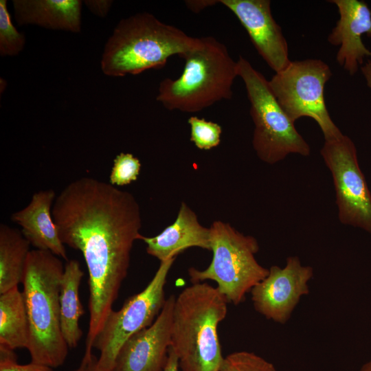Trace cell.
<instances>
[{"mask_svg":"<svg viewBox=\"0 0 371 371\" xmlns=\"http://www.w3.org/2000/svg\"><path fill=\"white\" fill-rule=\"evenodd\" d=\"M179 361L174 350L169 349L166 363L163 371H179Z\"/></svg>","mask_w":371,"mask_h":371,"instance_id":"cell-28","label":"cell"},{"mask_svg":"<svg viewBox=\"0 0 371 371\" xmlns=\"http://www.w3.org/2000/svg\"><path fill=\"white\" fill-rule=\"evenodd\" d=\"M84 272L76 260H69L65 265L60 292V326L69 348L78 346L82 337L79 319L84 314L79 297V288Z\"/></svg>","mask_w":371,"mask_h":371,"instance_id":"cell-18","label":"cell"},{"mask_svg":"<svg viewBox=\"0 0 371 371\" xmlns=\"http://www.w3.org/2000/svg\"><path fill=\"white\" fill-rule=\"evenodd\" d=\"M84 3L93 14L104 17L108 14L113 1L109 0H86Z\"/></svg>","mask_w":371,"mask_h":371,"instance_id":"cell-26","label":"cell"},{"mask_svg":"<svg viewBox=\"0 0 371 371\" xmlns=\"http://www.w3.org/2000/svg\"><path fill=\"white\" fill-rule=\"evenodd\" d=\"M313 269L290 256L284 267L272 266L268 276L251 290L255 309L267 319L284 324L300 297L308 293Z\"/></svg>","mask_w":371,"mask_h":371,"instance_id":"cell-11","label":"cell"},{"mask_svg":"<svg viewBox=\"0 0 371 371\" xmlns=\"http://www.w3.org/2000/svg\"><path fill=\"white\" fill-rule=\"evenodd\" d=\"M188 122L190 126V141L201 150H210L221 142V126L214 122L197 116H191Z\"/></svg>","mask_w":371,"mask_h":371,"instance_id":"cell-22","label":"cell"},{"mask_svg":"<svg viewBox=\"0 0 371 371\" xmlns=\"http://www.w3.org/2000/svg\"><path fill=\"white\" fill-rule=\"evenodd\" d=\"M55 196L53 190L36 192L28 205L14 212L11 219L21 227L23 235L36 249L49 251L67 262L65 245L52 218Z\"/></svg>","mask_w":371,"mask_h":371,"instance_id":"cell-16","label":"cell"},{"mask_svg":"<svg viewBox=\"0 0 371 371\" xmlns=\"http://www.w3.org/2000/svg\"><path fill=\"white\" fill-rule=\"evenodd\" d=\"M236 63L238 76L245 84L250 103L254 123L252 144L258 158L274 164L289 154L309 155L308 144L278 102L269 80L243 56Z\"/></svg>","mask_w":371,"mask_h":371,"instance_id":"cell-7","label":"cell"},{"mask_svg":"<svg viewBox=\"0 0 371 371\" xmlns=\"http://www.w3.org/2000/svg\"><path fill=\"white\" fill-rule=\"evenodd\" d=\"M247 31L258 53L278 73L290 63L288 44L269 0H221Z\"/></svg>","mask_w":371,"mask_h":371,"instance_id":"cell-13","label":"cell"},{"mask_svg":"<svg viewBox=\"0 0 371 371\" xmlns=\"http://www.w3.org/2000/svg\"><path fill=\"white\" fill-rule=\"evenodd\" d=\"M30 326L23 292L14 287L0 295V345L27 348Z\"/></svg>","mask_w":371,"mask_h":371,"instance_id":"cell-20","label":"cell"},{"mask_svg":"<svg viewBox=\"0 0 371 371\" xmlns=\"http://www.w3.org/2000/svg\"><path fill=\"white\" fill-rule=\"evenodd\" d=\"M147 253L160 262L174 258L190 247L211 251L210 227L203 226L196 213L184 202L179 207L175 221L153 237L142 236Z\"/></svg>","mask_w":371,"mask_h":371,"instance_id":"cell-15","label":"cell"},{"mask_svg":"<svg viewBox=\"0 0 371 371\" xmlns=\"http://www.w3.org/2000/svg\"><path fill=\"white\" fill-rule=\"evenodd\" d=\"M175 259L160 262L145 289L128 297L120 310H112L109 314L93 344L100 352L95 363L98 371H113L124 344L134 334L150 326L159 315L166 300L165 285Z\"/></svg>","mask_w":371,"mask_h":371,"instance_id":"cell-9","label":"cell"},{"mask_svg":"<svg viewBox=\"0 0 371 371\" xmlns=\"http://www.w3.org/2000/svg\"><path fill=\"white\" fill-rule=\"evenodd\" d=\"M65 267L49 251L30 250L23 278L30 326L27 350L31 362L53 368L62 366L69 346L61 331L60 292Z\"/></svg>","mask_w":371,"mask_h":371,"instance_id":"cell-3","label":"cell"},{"mask_svg":"<svg viewBox=\"0 0 371 371\" xmlns=\"http://www.w3.org/2000/svg\"><path fill=\"white\" fill-rule=\"evenodd\" d=\"M339 14L336 25L328 36V41L339 46L337 61L351 76L363 63L370 51L362 41V35L371 38V10L363 1L331 0Z\"/></svg>","mask_w":371,"mask_h":371,"instance_id":"cell-14","label":"cell"},{"mask_svg":"<svg viewBox=\"0 0 371 371\" xmlns=\"http://www.w3.org/2000/svg\"><path fill=\"white\" fill-rule=\"evenodd\" d=\"M332 76L330 67L316 58L291 61L269 80L278 102L294 122L308 117L319 125L325 140L343 133L332 120L324 99V87Z\"/></svg>","mask_w":371,"mask_h":371,"instance_id":"cell-8","label":"cell"},{"mask_svg":"<svg viewBox=\"0 0 371 371\" xmlns=\"http://www.w3.org/2000/svg\"><path fill=\"white\" fill-rule=\"evenodd\" d=\"M12 4L19 25H35L74 33L81 30L82 1L14 0Z\"/></svg>","mask_w":371,"mask_h":371,"instance_id":"cell-17","label":"cell"},{"mask_svg":"<svg viewBox=\"0 0 371 371\" xmlns=\"http://www.w3.org/2000/svg\"><path fill=\"white\" fill-rule=\"evenodd\" d=\"M227 298L207 282L192 283L176 297L171 348L181 371H218L225 357L218 334Z\"/></svg>","mask_w":371,"mask_h":371,"instance_id":"cell-2","label":"cell"},{"mask_svg":"<svg viewBox=\"0 0 371 371\" xmlns=\"http://www.w3.org/2000/svg\"><path fill=\"white\" fill-rule=\"evenodd\" d=\"M141 170L139 160L131 153H121L113 161L110 183L113 186H126L137 180Z\"/></svg>","mask_w":371,"mask_h":371,"instance_id":"cell-24","label":"cell"},{"mask_svg":"<svg viewBox=\"0 0 371 371\" xmlns=\"http://www.w3.org/2000/svg\"><path fill=\"white\" fill-rule=\"evenodd\" d=\"M52 218L64 245L80 251L89 273L93 344L126 277L134 243L142 235L139 203L130 192L92 177L69 183L57 196Z\"/></svg>","mask_w":371,"mask_h":371,"instance_id":"cell-1","label":"cell"},{"mask_svg":"<svg viewBox=\"0 0 371 371\" xmlns=\"http://www.w3.org/2000/svg\"><path fill=\"white\" fill-rule=\"evenodd\" d=\"M210 229L212 261L203 270L189 268L190 280L192 283L214 281L228 302L237 305L268 276L269 269L255 258L259 245L254 237L244 235L221 221H214Z\"/></svg>","mask_w":371,"mask_h":371,"instance_id":"cell-6","label":"cell"},{"mask_svg":"<svg viewBox=\"0 0 371 371\" xmlns=\"http://www.w3.org/2000/svg\"><path fill=\"white\" fill-rule=\"evenodd\" d=\"M220 1L217 0H188L185 1L187 8L194 13H199L207 7L212 6Z\"/></svg>","mask_w":371,"mask_h":371,"instance_id":"cell-27","label":"cell"},{"mask_svg":"<svg viewBox=\"0 0 371 371\" xmlns=\"http://www.w3.org/2000/svg\"><path fill=\"white\" fill-rule=\"evenodd\" d=\"M320 153L333 177L340 222L371 234V193L355 144L343 134L325 140Z\"/></svg>","mask_w":371,"mask_h":371,"instance_id":"cell-10","label":"cell"},{"mask_svg":"<svg viewBox=\"0 0 371 371\" xmlns=\"http://www.w3.org/2000/svg\"><path fill=\"white\" fill-rule=\"evenodd\" d=\"M30 243L16 228L0 225V293L22 283Z\"/></svg>","mask_w":371,"mask_h":371,"instance_id":"cell-19","label":"cell"},{"mask_svg":"<svg viewBox=\"0 0 371 371\" xmlns=\"http://www.w3.org/2000/svg\"><path fill=\"white\" fill-rule=\"evenodd\" d=\"M180 57L185 61L181 76L165 78L159 86L156 100L166 109L196 113L231 98L237 63L223 43L212 36L199 38Z\"/></svg>","mask_w":371,"mask_h":371,"instance_id":"cell-5","label":"cell"},{"mask_svg":"<svg viewBox=\"0 0 371 371\" xmlns=\"http://www.w3.org/2000/svg\"><path fill=\"white\" fill-rule=\"evenodd\" d=\"M199 38L161 22L148 12L122 19L104 46L101 69L109 76L137 75L163 67L173 56H181L196 45Z\"/></svg>","mask_w":371,"mask_h":371,"instance_id":"cell-4","label":"cell"},{"mask_svg":"<svg viewBox=\"0 0 371 371\" xmlns=\"http://www.w3.org/2000/svg\"><path fill=\"white\" fill-rule=\"evenodd\" d=\"M361 71L365 78L367 86L371 91V60H368L366 63L361 67Z\"/></svg>","mask_w":371,"mask_h":371,"instance_id":"cell-30","label":"cell"},{"mask_svg":"<svg viewBox=\"0 0 371 371\" xmlns=\"http://www.w3.org/2000/svg\"><path fill=\"white\" fill-rule=\"evenodd\" d=\"M16 359L14 350L0 345V371H54L52 367L33 362L19 364Z\"/></svg>","mask_w":371,"mask_h":371,"instance_id":"cell-25","label":"cell"},{"mask_svg":"<svg viewBox=\"0 0 371 371\" xmlns=\"http://www.w3.org/2000/svg\"><path fill=\"white\" fill-rule=\"evenodd\" d=\"M218 371H277L271 362L248 351H238L225 357Z\"/></svg>","mask_w":371,"mask_h":371,"instance_id":"cell-23","label":"cell"},{"mask_svg":"<svg viewBox=\"0 0 371 371\" xmlns=\"http://www.w3.org/2000/svg\"><path fill=\"white\" fill-rule=\"evenodd\" d=\"M359 371H371V360L363 364Z\"/></svg>","mask_w":371,"mask_h":371,"instance_id":"cell-31","label":"cell"},{"mask_svg":"<svg viewBox=\"0 0 371 371\" xmlns=\"http://www.w3.org/2000/svg\"><path fill=\"white\" fill-rule=\"evenodd\" d=\"M175 299V295H170L154 322L124 344L113 371H163L172 344Z\"/></svg>","mask_w":371,"mask_h":371,"instance_id":"cell-12","label":"cell"},{"mask_svg":"<svg viewBox=\"0 0 371 371\" xmlns=\"http://www.w3.org/2000/svg\"><path fill=\"white\" fill-rule=\"evenodd\" d=\"M25 35L19 32L11 21L8 10L7 1H0V55L16 56L24 48Z\"/></svg>","mask_w":371,"mask_h":371,"instance_id":"cell-21","label":"cell"},{"mask_svg":"<svg viewBox=\"0 0 371 371\" xmlns=\"http://www.w3.org/2000/svg\"><path fill=\"white\" fill-rule=\"evenodd\" d=\"M97 359L98 357L93 355L90 359L87 361H81L79 367L71 371H98L95 368Z\"/></svg>","mask_w":371,"mask_h":371,"instance_id":"cell-29","label":"cell"}]
</instances>
